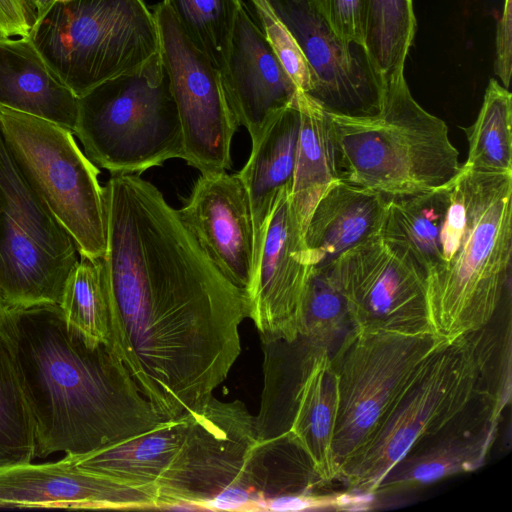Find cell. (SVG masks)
<instances>
[{"mask_svg": "<svg viewBox=\"0 0 512 512\" xmlns=\"http://www.w3.org/2000/svg\"><path fill=\"white\" fill-rule=\"evenodd\" d=\"M102 187L111 348L169 420L203 405L228 377L246 299L152 183L120 173Z\"/></svg>", "mask_w": 512, "mask_h": 512, "instance_id": "obj_1", "label": "cell"}, {"mask_svg": "<svg viewBox=\"0 0 512 512\" xmlns=\"http://www.w3.org/2000/svg\"><path fill=\"white\" fill-rule=\"evenodd\" d=\"M0 331L32 415L36 457L87 454L167 421L113 349L89 343L58 304L10 309Z\"/></svg>", "mask_w": 512, "mask_h": 512, "instance_id": "obj_2", "label": "cell"}, {"mask_svg": "<svg viewBox=\"0 0 512 512\" xmlns=\"http://www.w3.org/2000/svg\"><path fill=\"white\" fill-rule=\"evenodd\" d=\"M512 174L463 165L450 191L442 260L427 282L430 328L452 340L487 325L510 295Z\"/></svg>", "mask_w": 512, "mask_h": 512, "instance_id": "obj_3", "label": "cell"}, {"mask_svg": "<svg viewBox=\"0 0 512 512\" xmlns=\"http://www.w3.org/2000/svg\"><path fill=\"white\" fill-rule=\"evenodd\" d=\"M326 114L341 181L393 197L435 189L461 168L448 126L414 99L405 76L378 86L369 112Z\"/></svg>", "mask_w": 512, "mask_h": 512, "instance_id": "obj_4", "label": "cell"}, {"mask_svg": "<svg viewBox=\"0 0 512 512\" xmlns=\"http://www.w3.org/2000/svg\"><path fill=\"white\" fill-rule=\"evenodd\" d=\"M186 413L181 446L156 484V509L185 502L198 510L260 511L269 469L255 416L239 400L214 396Z\"/></svg>", "mask_w": 512, "mask_h": 512, "instance_id": "obj_5", "label": "cell"}, {"mask_svg": "<svg viewBox=\"0 0 512 512\" xmlns=\"http://www.w3.org/2000/svg\"><path fill=\"white\" fill-rule=\"evenodd\" d=\"M29 37L78 98L161 54L156 18L144 0L55 2L33 23Z\"/></svg>", "mask_w": 512, "mask_h": 512, "instance_id": "obj_6", "label": "cell"}, {"mask_svg": "<svg viewBox=\"0 0 512 512\" xmlns=\"http://www.w3.org/2000/svg\"><path fill=\"white\" fill-rule=\"evenodd\" d=\"M73 133L85 155L111 174H141L182 159V129L161 54L80 97Z\"/></svg>", "mask_w": 512, "mask_h": 512, "instance_id": "obj_7", "label": "cell"}, {"mask_svg": "<svg viewBox=\"0 0 512 512\" xmlns=\"http://www.w3.org/2000/svg\"><path fill=\"white\" fill-rule=\"evenodd\" d=\"M478 399L479 372L468 336L447 340L400 396L368 444L339 469L337 479L350 492L373 495L383 476L410 449L452 425Z\"/></svg>", "mask_w": 512, "mask_h": 512, "instance_id": "obj_8", "label": "cell"}, {"mask_svg": "<svg viewBox=\"0 0 512 512\" xmlns=\"http://www.w3.org/2000/svg\"><path fill=\"white\" fill-rule=\"evenodd\" d=\"M260 341L264 377L255 416L258 440L285 441L305 456L321 482L337 479L333 437L339 395L331 352L301 337Z\"/></svg>", "mask_w": 512, "mask_h": 512, "instance_id": "obj_9", "label": "cell"}, {"mask_svg": "<svg viewBox=\"0 0 512 512\" xmlns=\"http://www.w3.org/2000/svg\"><path fill=\"white\" fill-rule=\"evenodd\" d=\"M448 339L351 327L332 364L338 379L333 452L339 469L372 439L391 408Z\"/></svg>", "mask_w": 512, "mask_h": 512, "instance_id": "obj_10", "label": "cell"}, {"mask_svg": "<svg viewBox=\"0 0 512 512\" xmlns=\"http://www.w3.org/2000/svg\"><path fill=\"white\" fill-rule=\"evenodd\" d=\"M0 130L21 173L73 238L79 255L102 258L106 221L99 169L72 130L0 107Z\"/></svg>", "mask_w": 512, "mask_h": 512, "instance_id": "obj_11", "label": "cell"}, {"mask_svg": "<svg viewBox=\"0 0 512 512\" xmlns=\"http://www.w3.org/2000/svg\"><path fill=\"white\" fill-rule=\"evenodd\" d=\"M77 246L25 179L0 130V295L10 309L60 303Z\"/></svg>", "mask_w": 512, "mask_h": 512, "instance_id": "obj_12", "label": "cell"}, {"mask_svg": "<svg viewBox=\"0 0 512 512\" xmlns=\"http://www.w3.org/2000/svg\"><path fill=\"white\" fill-rule=\"evenodd\" d=\"M161 57L178 112L183 160L202 175L231 169V142L238 122L221 72L185 36L170 9L152 6Z\"/></svg>", "mask_w": 512, "mask_h": 512, "instance_id": "obj_13", "label": "cell"}, {"mask_svg": "<svg viewBox=\"0 0 512 512\" xmlns=\"http://www.w3.org/2000/svg\"><path fill=\"white\" fill-rule=\"evenodd\" d=\"M324 266L345 298L352 327L433 333L426 274L400 242L381 234Z\"/></svg>", "mask_w": 512, "mask_h": 512, "instance_id": "obj_14", "label": "cell"}, {"mask_svg": "<svg viewBox=\"0 0 512 512\" xmlns=\"http://www.w3.org/2000/svg\"><path fill=\"white\" fill-rule=\"evenodd\" d=\"M290 188L279 192L267 219L254 277L245 296L248 318L260 337L287 342L300 335L302 303L312 268Z\"/></svg>", "mask_w": 512, "mask_h": 512, "instance_id": "obj_15", "label": "cell"}, {"mask_svg": "<svg viewBox=\"0 0 512 512\" xmlns=\"http://www.w3.org/2000/svg\"><path fill=\"white\" fill-rule=\"evenodd\" d=\"M177 212L217 270L246 296L257 257L250 203L238 173L201 175Z\"/></svg>", "mask_w": 512, "mask_h": 512, "instance_id": "obj_16", "label": "cell"}, {"mask_svg": "<svg viewBox=\"0 0 512 512\" xmlns=\"http://www.w3.org/2000/svg\"><path fill=\"white\" fill-rule=\"evenodd\" d=\"M0 508L155 510L157 491L82 469L64 456L1 469Z\"/></svg>", "mask_w": 512, "mask_h": 512, "instance_id": "obj_17", "label": "cell"}, {"mask_svg": "<svg viewBox=\"0 0 512 512\" xmlns=\"http://www.w3.org/2000/svg\"><path fill=\"white\" fill-rule=\"evenodd\" d=\"M238 125L257 142L298 89L289 78L254 21L245 2L241 6L228 64L223 77Z\"/></svg>", "mask_w": 512, "mask_h": 512, "instance_id": "obj_18", "label": "cell"}, {"mask_svg": "<svg viewBox=\"0 0 512 512\" xmlns=\"http://www.w3.org/2000/svg\"><path fill=\"white\" fill-rule=\"evenodd\" d=\"M301 46L315 75L312 94L327 110L364 113L376 105V87L358 62L352 45L341 41L306 5L269 0Z\"/></svg>", "mask_w": 512, "mask_h": 512, "instance_id": "obj_19", "label": "cell"}, {"mask_svg": "<svg viewBox=\"0 0 512 512\" xmlns=\"http://www.w3.org/2000/svg\"><path fill=\"white\" fill-rule=\"evenodd\" d=\"M470 411L439 434L410 449L377 485L373 495L414 490L480 468L495 440L498 422Z\"/></svg>", "mask_w": 512, "mask_h": 512, "instance_id": "obj_20", "label": "cell"}, {"mask_svg": "<svg viewBox=\"0 0 512 512\" xmlns=\"http://www.w3.org/2000/svg\"><path fill=\"white\" fill-rule=\"evenodd\" d=\"M388 197L341 180L314 207L304 230L308 263L324 266L343 252L381 235Z\"/></svg>", "mask_w": 512, "mask_h": 512, "instance_id": "obj_21", "label": "cell"}, {"mask_svg": "<svg viewBox=\"0 0 512 512\" xmlns=\"http://www.w3.org/2000/svg\"><path fill=\"white\" fill-rule=\"evenodd\" d=\"M78 97L52 72L29 36H0V107L74 130Z\"/></svg>", "mask_w": 512, "mask_h": 512, "instance_id": "obj_22", "label": "cell"}, {"mask_svg": "<svg viewBox=\"0 0 512 512\" xmlns=\"http://www.w3.org/2000/svg\"><path fill=\"white\" fill-rule=\"evenodd\" d=\"M298 133L299 111L295 95L260 139L252 144L249 159L238 173L250 203L257 261L266 222L277 196L284 187L292 184Z\"/></svg>", "mask_w": 512, "mask_h": 512, "instance_id": "obj_23", "label": "cell"}, {"mask_svg": "<svg viewBox=\"0 0 512 512\" xmlns=\"http://www.w3.org/2000/svg\"><path fill=\"white\" fill-rule=\"evenodd\" d=\"M299 133L290 199L303 229L325 191L337 180L325 107L298 90Z\"/></svg>", "mask_w": 512, "mask_h": 512, "instance_id": "obj_24", "label": "cell"}, {"mask_svg": "<svg viewBox=\"0 0 512 512\" xmlns=\"http://www.w3.org/2000/svg\"><path fill=\"white\" fill-rule=\"evenodd\" d=\"M450 181L429 191L388 197L381 234L400 242L422 267L426 279L441 265Z\"/></svg>", "mask_w": 512, "mask_h": 512, "instance_id": "obj_25", "label": "cell"}, {"mask_svg": "<svg viewBox=\"0 0 512 512\" xmlns=\"http://www.w3.org/2000/svg\"><path fill=\"white\" fill-rule=\"evenodd\" d=\"M366 66L377 88L404 77L416 33L412 0H362Z\"/></svg>", "mask_w": 512, "mask_h": 512, "instance_id": "obj_26", "label": "cell"}, {"mask_svg": "<svg viewBox=\"0 0 512 512\" xmlns=\"http://www.w3.org/2000/svg\"><path fill=\"white\" fill-rule=\"evenodd\" d=\"M512 95L490 79L473 124L463 128L468 156L463 166L482 173L512 174Z\"/></svg>", "mask_w": 512, "mask_h": 512, "instance_id": "obj_27", "label": "cell"}, {"mask_svg": "<svg viewBox=\"0 0 512 512\" xmlns=\"http://www.w3.org/2000/svg\"><path fill=\"white\" fill-rule=\"evenodd\" d=\"M59 307L67 324L93 345L111 347L110 311L102 258L79 255Z\"/></svg>", "mask_w": 512, "mask_h": 512, "instance_id": "obj_28", "label": "cell"}, {"mask_svg": "<svg viewBox=\"0 0 512 512\" xmlns=\"http://www.w3.org/2000/svg\"><path fill=\"white\" fill-rule=\"evenodd\" d=\"M189 41L224 77L243 0H162Z\"/></svg>", "mask_w": 512, "mask_h": 512, "instance_id": "obj_29", "label": "cell"}, {"mask_svg": "<svg viewBox=\"0 0 512 512\" xmlns=\"http://www.w3.org/2000/svg\"><path fill=\"white\" fill-rule=\"evenodd\" d=\"M35 457L34 422L10 346L0 331V470Z\"/></svg>", "mask_w": 512, "mask_h": 512, "instance_id": "obj_30", "label": "cell"}, {"mask_svg": "<svg viewBox=\"0 0 512 512\" xmlns=\"http://www.w3.org/2000/svg\"><path fill=\"white\" fill-rule=\"evenodd\" d=\"M479 372L481 398L499 422L511 399V312L467 335Z\"/></svg>", "mask_w": 512, "mask_h": 512, "instance_id": "obj_31", "label": "cell"}, {"mask_svg": "<svg viewBox=\"0 0 512 512\" xmlns=\"http://www.w3.org/2000/svg\"><path fill=\"white\" fill-rule=\"evenodd\" d=\"M352 327L349 310L326 266L312 267L302 303L300 335L306 343L331 348Z\"/></svg>", "mask_w": 512, "mask_h": 512, "instance_id": "obj_32", "label": "cell"}, {"mask_svg": "<svg viewBox=\"0 0 512 512\" xmlns=\"http://www.w3.org/2000/svg\"><path fill=\"white\" fill-rule=\"evenodd\" d=\"M249 3L256 23L289 78L298 90L312 94L316 78L295 36L269 0H249Z\"/></svg>", "mask_w": 512, "mask_h": 512, "instance_id": "obj_33", "label": "cell"}, {"mask_svg": "<svg viewBox=\"0 0 512 512\" xmlns=\"http://www.w3.org/2000/svg\"><path fill=\"white\" fill-rule=\"evenodd\" d=\"M303 3L344 43L364 46L362 0H295Z\"/></svg>", "mask_w": 512, "mask_h": 512, "instance_id": "obj_34", "label": "cell"}, {"mask_svg": "<svg viewBox=\"0 0 512 512\" xmlns=\"http://www.w3.org/2000/svg\"><path fill=\"white\" fill-rule=\"evenodd\" d=\"M512 0H504L502 14L497 22L494 72L509 88L512 66Z\"/></svg>", "mask_w": 512, "mask_h": 512, "instance_id": "obj_35", "label": "cell"}, {"mask_svg": "<svg viewBox=\"0 0 512 512\" xmlns=\"http://www.w3.org/2000/svg\"><path fill=\"white\" fill-rule=\"evenodd\" d=\"M31 24L22 0H0V36H29Z\"/></svg>", "mask_w": 512, "mask_h": 512, "instance_id": "obj_36", "label": "cell"}, {"mask_svg": "<svg viewBox=\"0 0 512 512\" xmlns=\"http://www.w3.org/2000/svg\"><path fill=\"white\" fill-rule=\"evenodd\" d=\"M31 26L55 2L64 0H22Z\"/></svg>", "mask_w": 512, "mask_h": 512, "instance_id": "obj_37", "label": "cell"}, {"mask_svg": "<svg viewBox=\"0 0 512 512\" xmlns=\"http://www.w3.org/2000/svg\"><path fill=\"white\" fill-rule=\"evenodd\" d=\"M8 311L9 309L7 308V306L5 305L1 295H0V330L4 324V321L7 317V314H8Z\"/></svg>", "mask_w": 512, "mask_h": 512, "instance_id": "obj_38", "label": "cell"}]
</instances>
